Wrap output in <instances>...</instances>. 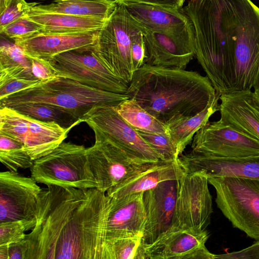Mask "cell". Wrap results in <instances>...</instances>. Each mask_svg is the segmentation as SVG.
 Masks as SVG:
<instances>
[{
	"mask_svg": "<svg viewBox=\"0 0 259 259\" xmlns=\"http://www.w3.org/2000/svg\"><path fill=\"white\" fill-rule=\"evenodd\" d=\"M35 2L27 3L25 0H10L6 8L0 13V30L16 19L23 17Z\"/></svg>",
	"mask_w": 259,
	"mask_h": 259,
	"instance_id": "cell-35",
	"label": "cell"
},
{
	"mask_svg": "<svg viewBox=\"0 0 259 259\" xmlns=\"http://www.w3.org/2000/svg\"><path fill=\"white\" fill-rule=\"evenodd\" d=\"M0 160L9 170L15 172L20 168H30L34 162L24 150L22 144L0 149Z\"/></svg>",
	"mask_w": 259,
	"mask_h": 259,
	"instance_id": "cell-33",
	"label": "cell"
},
{
	"mask_svg": "<svg viewBox=\"0 0 259 259\" xmlns=\"http://www.w3.org/2000/svg\"><path fill=\"white\" fill-rule=\"evenodd\" d=\"M215 202L233 226L259 241V180L209 177Z\"/></svg>",
	"mask_w": 259,
	"mask_h": 259,
	"instance_id": "cell-7",
	"label": "cell"
},
{
	"mask_svg": "<svg viewBox=\"0 0 259 259\" xmlns=\"http://www.w3.org/2000/svg\"><path fill=\"white\" fill-rule=\"evenodd\" d=\"M209 233L171 226L151 243L146 244L147 259H215L205 246Z\"/></svg>",
	"mask_w": 259,
	"mask_h": 259,
	"instance_id": "cell-14",
	"label": "cell"
},
{
	"mask_svg": "<svg viewBox=\"0 0 259 259\" xmlns=\"http://www.w3.org/2000/svg\"><path fill=\"white\" fill-rule=\"evenodd\" d=\"M195 55L216 93L232 92L234 61L259 47V8L251 0H188Z\"/></svg>",
	"mask_w": 259,
	"mask_h": 259,
	"instance_id": "cell-2",
	"label": "cell"
},
{
	"mask_svg": "<svg viewBox=\"0 0 259 259\" xmlns=\"http://www.w3.org/2000/svg\"><path fill=\"white\" fill-rule=\"evenodd\" d=\"M82 122L80 119L64 127L56 122L39 120L10 107L0 109V134L20 142L33 160L51 152Z\"/></svg>",
	"mask_w": 259,
	"mask_h": 259,
	"instance_id": "cell-8",
	"label": "cell"
},
{
	"mask_svg": "<svg viewBox=\"0 0 259 259\" xmlns=\"http://www.w3.org/2000/svg\"><path fill=\"white\" fill-rule=\"evenodd\" d=\"M125 94L167 126L203 111L216 91L208 77L196 71L144 64L135 72Z\"/></svg>",
	"mask_w": 259,
	"mask_h": 259,
	"instance_id": "cell-3",
	"label": "cell"
},
{
	"mask_svg": "<svg viewBox=\"0 0 259 259\" xmlns=\"http://www.w3.org/2000/svg\"><path fill=\"white\" fill-rule=\"evenodd\" d=\"M178 160H162L146 164L143 167L106 192L110 198L143 193L162 182L178 180L185 174Z\"/></svg>",
	"mask_w": 259,
	"mask_h": 259,
	"instance_id": "cell-23",
	"label": "cell"
},
{
	"mask_svg": "<svg viewBox=\"0 0 259 259\" xmlns=\"http://www.w3.org/2000/svg\"><path fill=\"white\" fill-rule=\"evenodd\" d=\"M10 108L39 120L56 122L64 127H69L78 120L61 110L46 105L21 104Z\"/></svg>",
	"mask_w": 259,
	"mask_h": 259,
	"instance_id": "cell-29",
	"label": "cell"
},
{
	"mask_svg": "<svg viewBox=\"0 0 259 259\" xmlns=\"http://www.w3.org/2000/svg\"><path fill=\"white\" fill-rule=\"evenodd\" d=\"M30 168L31 177L47 186L98 189L83 145L63 142L48 154L34 160Z\"/></svg>",
	"mask_w": 259,
	"mask_h": 259,
	"instance_id": "cell-6",
	"label": "cell"
},
{
	"mask_svg": "<svg viewBox=\"0 0 259 259\" xmlns=\"http://www.w3.org/2000/svg\"><path fill=\"white\" fill-rule=\"evenodd\" d=\"M36 223V218L0 223V246L18 243L26 237Z\"/></svg>",
	"mask_w": 259,
	"mask_h": 259,
	"instance_id": "cell-32",
	"label": "cell"
},
{
	"mask_svg": "<svg viewBox=\"0 0 259 259\" xmlns=\"http://www.w3.org/2000/svg\"><path fill=\"white\" fill-rule=\"evenodd\" d=\"M42 27L25 17H20L0 30V33L14 41L41 32Z\"/></svg>",
	"mask_w": 259,
	"mask_h": 259,
	"instance_id": "cell-34",
	"label": "cell"
},
{
	"mask_svg": "<svg viewBox=\"0 0 259 259\" xmlns=\"http://www.w3.org/2000/svg\"><path fill=\"white\" fill-rule=\"evenodd\" d=\"M41 81L39 79L26 78L13 79L0 86V100L22 90L31 88Z\"/></svg>",
	"mask_w": 259,
	"mask_h": 259,
	"instance_id": "cell-36",
	"label": "cell"
},
{
	"mask_svg": "<svg viewBox=\"0 0 259 259\" xmlns=\"http://www.w3.org/2000/svg\"><path fill=\"white\" fill-rule=\"evenodd\" d=\"M185 172L201 171L209 177H232L259 180V155L224 158L193 151L179 156Z\"/></svg>",
	"mask_w": 259,
	"mask_h": 259,
	"instance_id": "cell-18",
	"label": "cell"
},
{
	"mask_svg": "<svg viewBox=\"0 0 259 259\" xmlns=\"http://www.w3.org/2000/svg\"><path fill=\"white\" fill-rule=\"evenodd\" d=\"M143 35V26L125 6L117 5L99 31L95 55L115 75L128 83L135 72L132 51Z\"/></svg>",
	"mask_w": 259,
	"mask_h": 259,
	"instance_id": "cell-5",
	"label": "cell"
},
{
	"mask_svg": "<svg viewBox=\"0 0 259 259\" xmlns=\"http://www.w3.org/2000/svg\"><path fill=\"white\" fill-rule=\"evenodd\" d=\"M118 5L125 6L133 4H144L169 9H180L185 0H114Z\"/></svg>",
	"mask_w": 259,
	"mask_h": 259,
	"instance_id": "cell-37",
	"label": "cell"
},
{
	"mask_svg": "<svg viewBox=\"0 0 259 259\" xmlns=\"http://www.w3.org/2000/svg\"><path fill=\"white\" fill-rule=\"evenodd\" d=\"M30 59L32 73L36 79L46 80L56 76L47 61L36 59Z\"/></svg>",
	"mask_w": 259,
	"mask_h": 259,
	"instance_id": "cell-39",
	"label": "cell"
},
{
	"mask_svg": "<svg viewBox=\"0 0 259 259\" xmlns=\"http://www.w3.org/2000/svg\"><path fill=\"white\" fill-rule=\"evenodd\" d=\"M82 119L94 131L95 138L116 147L135 162L142 164L161 160L138 131L120 116L114 106L95 107Z\"/></svg>",
	"mask_w": 259,
	"mask_h": 259,
	"instance_id": "cell-9",
	"label": "cell"
},
{
	"mask_svg": "<svg viewBox=\"0 0 259 259\" xmlns=\"http://www.w3.org/2000/svg\"><path fill=\"white\" fill-rule=\"evenodd\" d=\"M87 154L98 189L105 193L147 164L135 162L120 150L99 138L87 148Z\"/></svg>",
	"mask_w": 259,
	"mask_h": 259,
	"instance_id": "cell-15",
	"label": "cell"
},
{
	"mask_svg": "<svg viewBox=\"0 0 259 259\" xmlns=\"http://www.w3.org/2000/svg\"><path fill=\"white\" fill-rule=\"evenodd\" d=\"M99 31L39 32L17 40L14 43L29 58L48 61L60 54L68 51L80 53L94 51Z\"/></svg>",
	"mask_w": 259,
	"mask_h": 259,
	"instance_id": "cell-16",
	"label": "cell"
},
{
	"mask_svg": "<svg viewBox=\"0 0 259 259\" xmlns=\"http://www.w3.org/2000/svg\"><path fill=\"white\" fill-rule=\"evenodd\" d=\"M143 33L146 50L145 64L185 69L195 55L194 45L151 31L143 26Z\"/></svg>",
	"mask_w": 259,
	"mask_h": 259,
	"instance_id": "cell-22",
	"label": "cell"
},
{
	"mask_svg": "<svg viewBox=\"0 0 259 259\" xmlns=\"http://www.w3.org/2000/svg\"><path fill=\"white\" fill-rule=\"evenodd\" d=\"M220 96L216 93L214 100L197 114L180 118L167 125V131L179 156L183 154L187 146L192 143L197 132L207 123L213 113L219 110L218 100Z\"/></svg>",
	"mask_w": 259,
	"mask_h": 259,
	"instance_id": "cell-26",
	"label": "cell"
},
{
	"mask_svg": "<svg viewBox=\"0 0 259 259\" xmlns=\"http://www.w3.org/2000/svg\"><path fill=\"white\" fill-rule=\"evenodd\" d=\"M117 5L114 0H53L50 4L37 5L30 9L108 19Z\"/></svg>",
	"mask_w": 259,
	"mask_h": 259,
	"instance_id": "cell-25",
	"label": "cell"
},
{
	"mask_svg": "<svg viewBox=\"0 0 259 259\" xmlns=\"http://www.w3.org/2000/svg\"><path fill=\"white\" fill-rule=\"evenodd\" d=\"M208 177L201 171L185 174L177 180L172 225L195 231L205 230L212 212Z\"/></svg>",
	"mask_w": 259,
	"mask_h": 259,
	"instance_id": "cell-10",
	"label": "cell"
},
{
	"mask_svg": "<svg viewBox=\"0 0 259 259\" xmlns=\"http://www.w3.org/2000/svg\"><path fill=\"white\" fill-rule=\"evenodd\" d=\"M140 136L158 154L162 161H177L179 157L177 148L168 132L150 133L137 131Z\"/></svg>",
	"mask_w": 259,
	"mask_h": 259,
	"instance_id": "cell-31",
	"label": "cell"
},
{
	"mask_svg": "<svg viewBox=\"0 0 259 259\" xmlns=\"http://www.w3.org/2000/svg\"><path fill=\"white\" fill-rule=\"evenodd\" d=\"M177 180L162 182L143 192L146 220L143 238L145 244L153 242L172 225L177 198Z\"/></svg>",
	"mask_w": 259,
	"mask_h": 259,
	"instance_id": "cell-19",
	"label": "cell"
},
{
	"mask_svg": "<svg viewBox=\"0 0 259 259\" xmlns=\"http://www.w3.org/2000/svg\"><path fill=\"white\" fill-rule=\"evenodd\" d=\"M220 99V120L259 142V104L253 92L250 90L223 94Z\"/></svg>",
	"mask_w": 259,
	"mask_h": 259,
	"instance_id": "cell-20",
	"label": "cell"
},
{
	"mask_svg": "<svg viewBox=\"0 0 259 259\" xmlns=\"http://www.w3.org/2000/svg\"><path fill=\"white\" fill-rule=\"evenodd\" d=\"M254 88V95L255 98V99L257 103L259 104V78L257 81L256 84L253 87Z\"/></svg>",
	"mask_w": 259,
	"mask_h": 259,
	"instance_id": "cell-40",
	"label": "cell"
},
{
	"mask_svg": "<svg viewBox=\"0 0 259 259\" xmlns=\"http://www.w3.org/2000/svg\"><path fill=\"white\" fill-rule=\"evenodd\" d=\"M0 70H22L32 72L31 59L19 46L2 38Z\"/></svg>",
	"mask_w": 259,
	"mask_h": 259,
	"instance_id": "cell-30",
	"label": "cell"
},
{
	"mask_svg": "<svg viewBox=\"0 0 259 259\" xmlns=\"http://www.w3.org/2000/svg\"><path fill=\"white\" fill-rule=\"evenodd\" d=\"M114 107L124 120L137 131L150 133L167 132L165 124L149 113L133 98L126 99Z\"/></svg>",
	"mask_w": 259,
	"mask_h": 259,
	"instance_id": "cell-27",
	"label": "cell"
},
{
	"mask_svg": "<svg viewBox=\"0 0 259 259\" xmlns=\"http://www.w3.org/2000/svg\"><path fill=\"white\" fill-rule=\"evenodd\" d=\"M110 205L97 188L42 189L36 223L21 241L25 259H107Z\"/></svg>",
	"mask_w": 259,
	"mask_h": 259,
	"instance_id": "cell-1",
	"label": "cell"
},
{
	"mask_svg": "<svg viewBox=\"0 0 259 259\" xmlns=\"http://www.w3.org/2000/svg\"><path fill=\"white\" fill-rule=\"evenodd\" d=\"M125 7L147 29L195 46L194 29L183 8L169 9L144 4H133Z\"/></svg>",
	"mask_w": 259,
	"mask_h": 259,
	"instance_id": "cell-17",
	"label": "cell"
},
{
	"mask_svg": "<svg viewBox=\"0 0 259 259\" xmlns=\"http://www.w3.org/2000/svg\"><path fill=\"white\" fill-rule=\"evenodd\" d=\"M143 193L110 198L107 239L131 236H143L146 215Z\"/></svg>",
	"mask_w": 259,
	"mask_h": 259,
	"instance_id": "cell-21",
	"label": "cell"
},
{
	"mask_svg": "<svg viewBox=\"0 0 259 259\" xmlns=\"http://www.w3.org/2000/svg\"><path fill=\"white\" fill-rule=\"evenodd\" d=\"M10 0H0V13L6 8Z\"/></svg>",
	"mask_w": 259,
	"mask_h": 259,
	"instance_id": "cell-41",
	"label": "cell"
},
{
	"mask_svg": "<svg viewBox=\"0 0 259 259\" xmlns=\"http://www.w3.org/2000/svg\"><path fill=\"white\" fill-rule=\"evenodd\" d=\"M56 76L99 90L125 94L130 83L115 75L94 52L68 51L47 61Z\"/></svg>",
	"mask_w": 259,
	"mask_h": 259,
	"instance_id": "cell-11",
	"label": "cell"
},
{
	"mask_svg": "<svg viewBox=\"0 0 259 259\" xmlns=\"http://www.w3.org/2000/svg\"><path fill=\"white\" fill-rule=\"evenodd\" d=\"M23 17L42 27L41 32L60 33L99 31L108 19L80 16L28 10Z\"/></svg>",
	"mask_w": 259,
	"mask_h": 259,
	"instance_id": "cell-24",
	"label": "cell"
},
{
	"mask_svg": "<svg viewBox=\"0 0 259 259\" xmlns=\"http://www.w3.org/2000/svg\"><path fill=\"white\" fill-rule=\"evenodd\" d=\"M215 258L220 259H259V241L242 250L215 255Z\"/></svg>",
	"mask_w": 259,
	"mask_h": 259,
	"instance_id": "cell-38",
	"label": "cell"
},
{
	"mask_svg": "<svg viewBox=\"0 0 259 259\" xmlns=\"http://www.w3.org/2000/svg\"><path fill=\"white\" fill-rule=\"evenodd\" d=\"M192 151L216 157L240 158L259 155V142L220 120L207 122L194 135Z\"/></svg>",
	"mask_w": 259,
	"mask_h": 259,
	"instance_id": "cell-12",
	"label": "cell"
},
{
	"mask_svg": "<svg viewBox=\"0 0 259 259\" xmlns=\"http://www.w3.org/2000/svg\"><path fill=\"white\" fill-rule=\"evenodd\" d=\"M129 98L126 94L99 90L56 76L0 100V107L21 104H43L61 110L78 120L95 107L115 106Z\"/></svg>",
	"mask_w": 259,
	"mask_h": 259,
	"instance_id": "cell-4",
	"label": "cell"
},
{
	"mask_svg": "<svg viewBox=\"0 0 259 259\" xmlns=\"http://www.w3.org/2000/svg\"><path fill=\"white\" fill-rule=\"evenodd\" d=\"M142 235L107 240V259H147Z\"/></svg>",
	"mask_w": 259,
	"mask_h": 259,
	"instance_id": "cell-28",
	"label": "cell"
},
{
	"mask_svg": "<svg viewBox=\"0 0 259 259\" xmlns=\"http://www.w3.org/2000/svg\"><path fill=\"white\" fill-rule=\"evenodd\" d=\"M31 177L0 172V223L35 218L42 189Z\"/></svg>",
	"mask_w": 259,
	"mask_h": 259,
	"instance_id": "cell-13",
	"label": "cell"
}]
</instances>
